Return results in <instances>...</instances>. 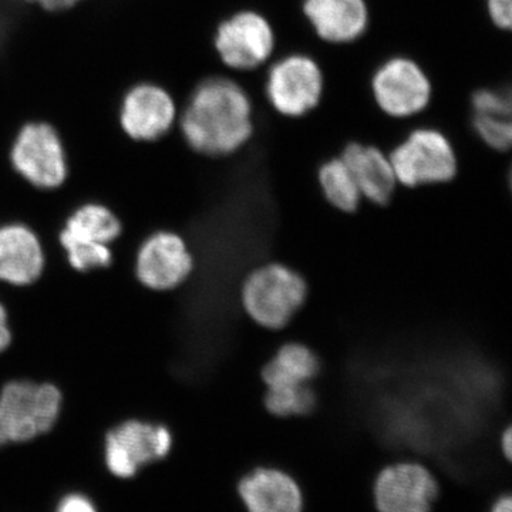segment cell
Listing matches in <instances>:
<instances>
[{"label":"cell","mask_w":512,"mask_h":512,"mask_svg":"<svg viewBox=\"0 0 512 512\" xmlns=\"http://www.w3.org/2000/svg\"><path fill=\"white\" fill-rule=\"evenodd\" d=\"M377 106L396 119L421 113L431 100L429 77L407 57H394L377 69L372 80Z\"/></svg>","instance_id":"ba28073f"},{"label":"cell","mask_w":512,"mask_h":512,"mask_svg":"<svg viewBox=\"0 0 512 512\" xmlns=\"http://www.w3.org/2000/svg\"><path fill=\"white\" fill-rule=\"evenodd\" d=\"M397 183L414 188L450 181L456 175L457 158L448 138L433 128L413 131L390 154Z\"/></svg>","instance_id":"277c9868"},{"label":"cell","mask_w":512,"mask_h":512,"mask_svg":"<svg viewBox=\"0 0 512 512\" xmlns=\"http://www.w3.org/2000/svg\"><path fill=\"white\" fill-rule=\"evenodd\" d=\"M308 296L305 279L289 266L265 264L254 269L242 285V306L249 318L266 329L291 322Z\"/></svg>","instance_id":"7a4b0ae2"},{"label":"cell","mask_w":512,"mask_h":512,"mask_svg":"<svg viewBox=\"0 0 512 512\" xmlns=\"http://www.w3.org/2000/svg\"><path fill=\"white\" fill-rule=\"evenodd\" d=\"M487 5L494 25L501 29H511L512 0H487Z\"/></svg>","instance_id":"603a6c76"},{"label":"cell","mask_w":512,"mask_h":512,"mask_svg":"<svg viewBox=\"0 0 512 512\" xmlns=\"http://www.w3.org/2000/svg\"><path fill=\"white\" fill-rule=\"evenodd\" d=\"M121 225L113 212L103 205H86L67 222L62 232L64 249L77 271H89L109 265V244L119 237Z\"/></svg>","instance_id":"52a82bcc"},{"label":"cell","mask_w":512,"mask_h":512,"mask_svg":"<svg viewBox=\"0 0 512 512\" xmlns=\"http://www.w3.org/2000/svg\"><path fill=\"white\" fill-rule=\"evenodd\" d=\"M319 184L330 205L339 211L353 212L359 207L362 194L343 158H333L320 167Z\"/></svg>","instance_id":"d6986e66"},{"label":"cell","mask_w":512,"mask_h":512,"mask_svg":"<svg viewBox=\"0 0 512 512\" xmlns=\"http://www.w3.org/2000/svg\"><path fill=\"white\" fill-rule=\"evenodd\" d=\"M191 271L192 258L187 245L170 232H160L148 239L138 254V278L148 288L157 291H167L183 284Z\"/></svg>","instance_id":"4fadbf2b"},{"label":"cell","mask_w":512,"mask_h":512,"mask_svg":"<svg viewBox=\"0 0 512 512\" xmlns=\"http://www.w3.org/2000/svg\"><path fill=\"white\" fill-rule=\"evenodd\" d=\"M239 495L249 512H302L298 484L275 468H256L242 478Z\"/></svg>","instance_id":"9a60e30c"},{"label":"cell","mask_w":512,"mask_h":512,"mask_svg":"<svg viewBox=\"0 0 512 512\" xmlns=\"http://www.w3.org/2000/svg\"><path fill=\"white\" fill-rule=\"evenodd\" d=\"M62 394L52 384L13 382L0 394V447L35 439L52 429Z\"/></svg>","instance_id":"3957f363"},{"label":"cell","mask_w":512,"mask_h":512,"mask_svg":"<svg viewBox=\"0 0 512 512\" xmlns=\"http://www.w3.org/2000/svg\"><path fill=\"white\" fill-rule=\"evenodd\" d=\"M215 49L231 69H256L274 53V29L259 13L239 12L221 23L215 35Z\"/></svg>","instance_id":"9c48e42d"},{"label":"cell","mask_w":512,"mask_h":512,"mask_svg":"<svg viewBox=\"0 0 512 512\" xmlns=\"http://www.w3.org/2000/svg\"><path fill=\"white\" fill-rule=\"evenodd\" d=\"M323 93L319 64L305 55H291L269 70L266 94L274 109L286 117H301L318 106Z\"/></svg>","instance_id":"8992f818"},{"label":"cell","mask_w":512,"mask_h":512,"mask_svg":"<svg viewBox=\"0 0 512 512\" xmlns=\"http://www.w3.org/2000/svg\"><path fill=\"white\" fill-rule=\"evenodd\" d=\"M10 160L28 183L39 188H57L66 181V151L52 124L32 121L25 124L13 141Z\"/></svg>","instance_id":"5b68a950"},{"label":"cell","mask_w":512,"mask_h":512,"mask_svg":"<svg viewBox=\"0 0 512 512\" xmlns=\"http://www.w3.org/2000/svg\"><path fill=\"white\" fill-rule=\"evenodd\" d=\"M319 360L308 346L288 343L266 363L264 382L268 387L302 386L318 375Z\"/></svg>","instance_id":"ac0fdd59"},{"label":"cell","mask_w":512,"mask_h":512,"mask_svg":"<svg viewBox=\"0 0 512 512\" xmlns=\"http://www.w3.org/2000/svg\"><path fill=\"white\" fill-rule=\"evenodd\" d=\"M181 131L190 147L205 156L235 153L254 133L251 100L231 80H207L185 106Z\"/></svg>","instance_id":"6da1fadb"},{"label":"cell","mask_w":512,"mask_h":512,"mask_svg":"<svg viewBox=\"0 0 512 512\" xmlns=\"http://www.w3.org/2000/svg\"><path fill=\"white\" fill-rule=\"evenodd\" d=\"M342 158L355 178L362 197L376 204L390 200L397 180L390 158L383 151L353 143L343 151Z\"/></svg>","instance_id":"e0dca14e"},{"label":"cell","mask_w":512,"mask_h":512,"mask_svg":"<svg viewBox=\"0 0 512 512\" xmlns=\"http://www.w3.org/2000/svg\"><path fill=\"white\" fill-rule=\"evenodd\" d=\"M25 2L40 6V8L50 10V12H57V10L73 8L82 0H25Z\"/></svg>","instance_id":"d4e9b609"},{"label":"cell","mask_w":512,"mask_h":512,"mask_svg":"<svg viewBox=\"0 0 512 512\" xmlns=\"http://www.w3.org/2000/svg\"><path fill=\"white\" fill-rule=\"evenodd\" d=\"M171 443L173 439L165 427L127 421L107 436V467L120 478L136 476L141 467L167 456Z\"/></svg>","instance_id":"30bf717a"},{"label":"cell","mask_w":512,"mask_h":512,"mask_svg":"<svg viewBox=\"0 0 512 512\" xmlns=\"http://www.w3.org/2000/svg\"><path fill=\"white\" fill-rule=\"evenodd\" d=\"M439 493L436 478L421 464L397 463L376 478L375 500L380 512H430Z\"/></svg>","instance_id":"7c38bea8"},{"label":"cell","mask_w":512,"mask_h":512,"mask_svg":"<svg viewBox=\"0 0 512 512\" xmlns=\"http://www.w3.org/2000/svg\"><path fill=\"white\" fill-rule=\"evenodd\" d=\"M10 343V332L8 328V315L5 308L0 305V352L8 348Z\"/></svg>","instance_id":"484cf974"},{"label":"cell","mask_w":512,"mask_h":512,"mask_svg":"<svg viewBox=\"0 0 512 512\" xmlns=\"http://www.w3.org/2000/svg\"><path fill=\"white\" fill-rule=\"evenodd\" d=\"M303 12L320 39L338 45L355 42L369 23L365 0H305Z\"/></svg>","instance_id":"5bb4252c"},{"label":"cell","mask_w":512,"mask_h":512,"mask_svg":"<svg viewBox=\"0 0 512 512\" xmlns=\"http://www.w3.org/2000/svg\"><path fill=\"white\" fill-rule=\"evenodd\" d=\"M501 444H503V453L504 457L507 460H511L512 456V431L510 427H507L503 433V437H501Z\"/></svg>","instance_id":"4316f807"},{"label":"cell","mask_w":512,"mask_h":512,"mask_svg":"<svg viewBox=\"0 0 512 512\" xmlns=\"http://www.w3.org/2000/svg\"><path fill=\"white\" fill-rule=\"evenodd\" d=\"M491 512H512V501L510 495H504L491 508Z\"/></svg>","instance_id":"83f0119b"},{"label":"cell","mask_w":512,"mask_h":512,"mask_svg":"<svg viewBox=\"0 0 512 512\" xmlns=\"http://www.w3.org/2000/svg\"><path fill=\"white\" fill-rule=\"evenodd\" d=\"M43 252L36 235L22 225L0 228V281L35 282L43 271Z\"/></svg>","instance_id":"2e32d148"},{"label":"cell","mask_w":512,"mask_h":512,"mask_svg":"<svg viewBox=\"0 0 512 512\" xmlns=\"http://www.w3.org/2000/svg\"><path fill=\"white\" fill-rule=\"evenodd\" d=\"M474 128L478 137L495 150H508L512 140L511 117L474 114Z\"/></svg>","instance_id":"44dd1931"},{"label":"cell","mask_w":512,"mask_h":512,"mask_svg":"<svg viewBox=\"0 0 512 512\" xmlns=\"http://www.w3.org/2000/svg\"><path fill=\"white\" fill-rule=\"evenodd\" d=\"M474 114L511 117V100L495 90H480L473 97Z\"/></svg>","instance_id":"7402d4cb"},{"label":"cell","mask_w":512,"mask_h":512,"mask_svg":"<svg viewBox=\"0 0 512 512\" xmlns=\"http://www.w3.org/2000/svg\"><path fill=\"white\" fill-rule=\"evenodd\" d=\"M56 512H97L89 498L82 494H69L60 500Z\"/></svg>","instance_id":"cb8c5ba5"},{"label":"cell","mask_w":512,"mask_h":512,"mask_svg":"<svg viewBox=\"0 0 512 512\" xmlns=\"http://www.w3.org/2000/svg\"><path fill=\"white\" fill-rule=\"evenodd\" d=\"M171 94L153 83L131 87L120 106V126L131 140L150 143L164 137L177 121Z\"/></svg>","instance_id":"8fae6325"},{"label":"cell","mask_w":512,"mask_h":512,"mask_svg":"<svg viewBox=\"0 0 512 512\" xmlns=\"http://www.w3.org/2000/svg\"><path fill=\"white\" fill-rule=\"evenodd\" d=\"M265 406L274 416H303L311 412L315 406V394L309 389L308 384L268 387Z\"/></svg>","instance_id":"ffe728a7"}]
</instances>
